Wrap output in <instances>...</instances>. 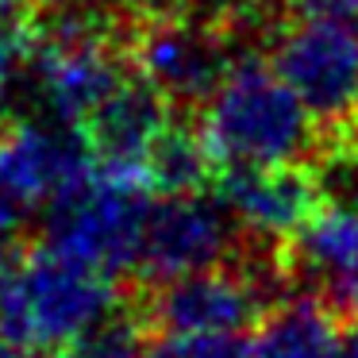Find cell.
Wrapping results in <instances>:
<instances>
[{
	"mask_svg": "<svg viewBox=\"0 0 358 358\" xmlns=\"http://www.w3.org/2000/svg\"><path fill=\"white\" fill-rule=\"evenodd\" d=\"M135 70L131 43L89 39V43H39L31 39L27 73L35 78L47 112L58 124L78 127L127 73Z\"/></svg>",
	"mask_w": 358,
	"mask_h": 358,
	"instance_id": "9",
	"label": "cell"
},
{
	"mask_svg": "<svg viewBox=\"0 0 358 358\" xmlns=\"http://www.w3.org/2000/svg\"><path fill=\"white\" fill-rule=\"evenodd\" d=\"M150 204L147 178L96 166L78 189L43 208V243L108 278L139 273Z\"/></svg>",
	"mask_w": 358,
	"mask_h": 358,
	"instance_id": "2",
	"label": "cell"
},
{
	"mask_svg": "<svg viewBox=\"0 0 358 358\" xmlns=\"http://www.w3.org/2000/svg\"><path fill=\"white\" fill-rule=\"evenodd\" d=\"M178 116L166 93L147 81L139 70H131L85 120L78 131L85 135L89 150H93L96 166L112 173H139L147 166V155L162 127Z\"/></svg>",
	"mask_w": 358,
	"mask_h": 358,
	"instance_id": "10",
	"label": "cell"
},
{
	"mask_svg": "<svg viewBox=\"0 0 358 358\" xmlns=\"http://www.w3.org/2000/svg\"><path fill=\"white\" fill-rule=\"evenodd\" d=\"M196 120L220 162L293 166L312 162V155L324 147L316 116L281 81L262 50H250L231 66Z\"/></svg>",
	"mask_w": 358,
	"mask_h": 358,
	"instance_id": "1",
	"label": "cell"
},
{
	"mask_svg": "<svg viewBox=\"0 0 358 358\" xmlns=\"http://www.w3.org/2000/svg\"><path fill=\"white\" fill-rule=\"evenodd\" d=\"M143 358H250V339L212 331H150Z\"/></svg>",
	"mask_w": 358,
	"mask_h": 358,
	"instance_id": "13",
	"label": "cell"
},
{
	"mask_svg": "<svg viewBox=\"0 0 358 358\" xmlns=\"http://www.w3.org/2000/svg\"><path fill=\"white\" fill-rule=\"evenodd\" d=\"M212 196L243 224V231L266 239H293L312 216L324 212V196L308 162L293 166H239L220 162Z\"/></svg>",
	"mask_w": 358,
	"mask_h": 358,
	"instance_id": "8",
	"label": "cell"
},
{
	"mask_svg": "<svg viewBox=\"0 0 358 358\" xmlns=\"http://www.w3.org/2000/svg\"><path fill=\"white\" fill-rule=\"evenodd\" d=\"M20 293H24L20 339L43 350L70 347L73 339H81L89 327H96L108 312H116L127 301L116 278L47 247V243L24 255Z\"/></svg>",
	"mask_w": 358,
	"mask_h": 358,
	"instance_id": "4",
	"label": "cell"
},
{
	"mask_svg": "<svg viewBox=\"0 0 358 358\" xmlns=\"http://www.w3.org/2000/svg\"><path fill=\"white\" fill-rule=\"evenodd\" d=\"M355 135H358V120H355Z\"/></svg>",
	"mask_w": 358,
	"mask_h": 358,
	"instance_id": "18",
	"label": "cell"
},
{
	"mask_svg": "<svg viewBox=\"0 0 358 358\" xmlns=\"http://www.w3.org/2000/svg\"><path fill=\"white\" fill-rule=\"evenodd\" d=\"M96 170L78 127L4 124L0 127V193L24 208H47Z\"/></svg>",
	"mask_w": 358,
	"mask_h": 358,
	"instance_id": "7",
	"label": "cell"
},
{
	"mask_svg": "<svg viewBox=\"0 0 358 358\" xmlns=\"http://www.w3.org/2000/svg\"><path fill=\"white\" fill-rule=\"evenodd\" d=\"M285 8L304 12V16L339 20V24L358 27V0H285Z\"/></svg>",
	"mask_w": 358,
	"mask_h": 358,
	"instance_id": "15",
	"label": "cell"
},
{
	"mask_svg": "<svg viewBox=\"0 0 358 358\" xmlns=\"http://www.w3.org/2000/svg\"><path fill=\"white\" fill-rule=\"evenodd\" d=\"M343 358H358V316L343 320Z\"/></svg>",
	"mask_w": 358,
	"mask_h": 358,
	"instance_id": "16",
	"label": "cell"
},
{
	"mask_svg": "<svg viewBox=\"0 0 358 358\" xmlns=\"http://www.w3.org/2000/svg\"><path fill=\"white\" fill-rule=\"evenodd\" d=\"M20 273H24V255H16V250H0V331L16 335V339H20V327H24Z\"/></svg>",
	"mask_w": 358,
	"mask_h": 358,
	"instance_id": "14",
	"label": "cell"
},
{
	"mask_svg": "<svg viewBox=\"0 0 358 358\" xmlns=\"http://www.w3.org/2000/svg\"><path fill=\"white\" fill-rule=\"evenodd\" d=\"M239 243H243V224L212 193H193V196L155 193L135 278L155 285V281H170L193 270L235 262Z\"/></svg>",
	"mask_w": 358,
	"mask_h": 358,
	"instance_id": "6",
	"label": "cell"
},
{
	"mask_svg": "<svg viewBox=\"0 0 358 358\" xmlns=\"http://www.w3.org/2000/svg\"><path fill=\"white\" fill-rule=\"evenodd\" d=\"M250 358H343V320L308 293L285 296L255 324Z\"/></svg>",
	"mask_w": 358,
	"mask_h": 358,
	"instance_id": "11",
	"label": "cell"
},
{
	"mask_svg": "<svg viewBox=\"0 0 358 358\" xmlns=\"http://www.w3.org/2000/svg\"><path fill=\"white\" fill-rule=\"evenodd\" d=\"M0 96H4V93H0ZM0 127H4V120H0Z\"/></svg>",
	"mask_w": 358,
	"mask_h": 358,
	"instance_id": "19",
	"label": "cell"
},
{
	"mask_svg": "<svg viewBox=\"0 0 358 358\" xmlns=\"http://www.w3.org/2000/svg\"><path fill=\"white\" fill-rule=\"evenodd\" d=\"M216 170L220 158L204 139L201 120L189 116V112H178L150 147L143 178L158 196H193V193H208Z\"/></svg>",
	"mask_w": 358,
	"mask_h": 358,
	"instance_id": "12",
	"label": "cell"
},
{
	"mask_svg": "<svg viewBox=\"0 0 358 358\" xmlns=\"http://www.w3.org/2000/svg\"><path fill=\"white\" fill-rule=\"evenodd\" d=\"M266 58L316 116L324 139L355 135L358 120V27L281 8L266 35Z\"/></svg>",
	"mask_w": 358,
	"mask_h": 358,
	"instance_id": "3",
	"label": "cell"
},
{
	"mask_svg": "<svg viewBox=\"0 0 358 358\" xmlns=\"http://www.w3.org/2000/svg\"><path fill=\"white\" fill-rule=\"evenodd\" d=\"M0 358H35V355L27 350V343L16 339V335H4V331H0Z\"/></svg>",
	"mask_w": 358,
	"mask_h": 358,
	"instance_id": "17",
	"label": "cell"
},
{
	"mask_svg": "<svg viewBox=\"0 0 358 358\" xmlns=\"http://www.w3.org/2000/svg\"><path fill=\"white\" fill-rule=\"evenodd\" d=\"M139 308L150 331H212L243 335L273 308L266 289L239 262L193 270L170 281H155L139 293Z\"/></svg>",
	"mask_w": 358,
	"mask_h": 358,
	"instance_id": "5",
	"label": "cell"
}]
</instances>
